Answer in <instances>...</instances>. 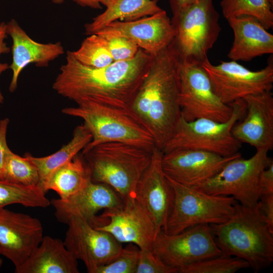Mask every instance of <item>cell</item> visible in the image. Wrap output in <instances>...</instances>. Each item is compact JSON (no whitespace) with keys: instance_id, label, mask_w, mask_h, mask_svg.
<instances>
[{"instance_id":"19","label":"cell","mask_w":273,"mask_h":273,"mask_svg":"<svg viewBox=\"0 0 273 273\" xmlns=\"http://www.w3.org/2000/svg\"><path fill=\"white\" fill-rule=\"evenodd\" d=\"M96 33L125 36L154 56L171 44L175 30L171 19L163 10L154 15L133 21H114Z\"/></svg>"},{"instance_id":"22","label":"cell","mask_w":273,"mask_h":273,"mask_svg":"<svg viewBox=\"0 0 273 273\" xmlns=\"http://www.w3.org/2000/svg\"><path fill=\"white\" fill-rule=\"evenodd\" d=\"M226 20L234 33L228 55L231 60L246 62L273 54V35L256 18L242 16Z\"/></svg>"},{"instance_id":"34","label":"cell","mask_w":273,"mask_h":273,"mask_svg":"<svg viewBox=\"0 0 273 273\" xmlns=\"http://www.w3.org/2000/svg\"><path fill=\"white\" fill-rule=\"evenodd\" d=\"M178 269L167 265L149 250L140 249L135 273H177Z\"/></svg>"},{"instance_id":"39","label":"cell","mask_w":273,"mask_h":273,"mask_svg":"<svg viewBox=\"0 0 273 273\" xmlns=\"http://www.w3.org/2000/svg\"><path fill=\"white\" fill-rule=\"evenodd\" d=\"M202 0H169V4L172 14Z\"/></svg>"},{"instance_id":"29","label":"cell","mask_w":273,"mask_h":273,"mask_svg":"<svg viewBox=\"0 0 273 273\" xmlns=\"http://www.w3.org/2000/svg\"><path fill=\"white\" fill-rule=\"evenodd\" d=\"M70 52L79 62L92 68L104 67L114 62L101 36L97 34L89 35L77 50Z\"/></svg>"},{"instance_id":"33","label":"cell","mask_w":273,"mask_h":273,"mask_svg":"<svg viewBox=\"0 0 273 273\" xmlns=\"http://www.w3.org/2000/svg\"><path fill=\"white\" fill-rule=\"evenodd\" d=\"M97 34L101 36L114 62L129 61L134 58L140 48L130 39L123 36Z\"/></svg>"},{"instance_id":"37","label":"cell","mask_w":273,"mask_h":273,"mask_svg":"<svg viewBox=\"0 0 273 273\" xmlns=\"http://www.w3.org/2000/svg\"><path fill=\"white\" fill-rule=\"evenodd\" d=\"M258 205L266 222L273 230V194L261 196Z\"/></svg>"},{"instance_id":"4","label":"cell","mask_w":273,"mask_h":273,"mask_svg":"<svg viewBox=\"0 0 273 273\" xmlns=\"http://www.w3.org/2000/svg\"><path fill=\"white\" fill-rule=\"evenodd\" d=\"M152 151L131 144L107 142L82 151L81 157L91 180L110 186L127 204L135 200L137 185L151 162Z\"/></svg>"},{"instance_id":"7","label":"cell","mask_w":273,"mask_h":273,"mask_svg":"<svg viewBox=\"0 0 273 273\" xmlns=\"http://www.w3.org/2000/svg\"><path fill=\"white\" fill-rule=\"evenodd\" d=\"M233 107L230 118L218 122L207 118L187 121L181 116L171 138L164 147L163 153L177 149L205 151L228 157L239 153L242 143L233 135L232 129L246 112L243 99L230 104Z\"/></svg>"},{"instance_id":"17","label":"cell","mask_w":273,"mask_h":273,"mask_svg":"<svg viewBox=\"0 0 273 273\" xmlns=\"http://www.w3.org/2000/svg\"><path fill=\"white\" fill-rule=\"evenodd\" d=\"M50 202L55 210L57 221L66 224L72 217L80 218L91 224L99 210H115L124 205L121 197L112 187L91 180L68 199H53Z\"/></svg>"},{"instance_id":"31","label":"cell","mask_w":273,"mask_h":273,"mask_svg":"<svg viewBox=\"0 0 273 273\" xmlns=\"http://www.w3.org/2000/svg\"><path fill=\"white\" fill-rule=\"evenodd\" d=\"M250 267L246 260L235 256L221 255L188 265L180 273H234Z\"/></svg>"},{"instance_id":"15","label":"cell","mask_w":273,"mask_h":273,"mask_svg":"<svg viewBox=\"0 0 273 273\" xmlns=\"http://www.w3.org/2000/svg\"><path fill=\"white\" fill-rule=\"evenodd\" d=\"M239 152L224 157L211 152L192 149H177L163 153L162 167L165 175L173 180L195 187L212 178Z\"/></svg>"},{"instance_id":"9","label":"cell","mask_w":273,"mask_h":273,"mask_svg":"<svg viewBox=\"0 0 273 273\" xmlns=\"http://www.w3.org/2000/svg\"><path fill=\"white\" fill-rule=\"evenodd\" d=\"M268 152L256 150L250 158L241 155L234 158L215 176L193 187L208 194L231 196L243 206H253L260 197V173L273 161Z\"/></svg>"},{"instance_id":"5","label":"cell","mask_w":273,"mask_h":273,"mask_svg":"<svg viewBox=\"0 0 273 273\" xmlns=\"http://www.w3.org/2000/svg\"><path fill=\"white\" fill-rule=\"evenodd\" d=\"M62 112L82 119L90 131L92 140L82 151L107 142L125 143L151 150L155 147L151 134L129 109L86 102L64 108Z\"/></svg>"},{"instance_id":"28","label":"cell","mask_w":273,"mask_h":273,"mask_svg":"<svg viewBox=\"0 0 273 273\" xmlns=\"http://www.w3.org/2000/svg\"><path fill=\"white\" fill-rule=\"evenodd\" d=\"M220 5L226 19L249 16L256 18L266 30L273 26V4L269 0H222Z\"/></svg>"},{"instance_id":"2","label":"cell","mask_w":273,"mask_h":273,"mask_svg":"<svg viewBox=\"0 0 273 273\" xmlns=\"http://www.w3.org/2000/svg\"><path fill=\"white\" fill-rule=\"evenodd\" d=\"M178 62L171 45L154 56L129 108L162 151L181 117Z\"/></svg>"},{"instance_id":"41","label":"cell","mask_w":273,"mask_h":273,"mask_svg":"<svg viewBox=\"0 0 273 273\" xmlns=\"http://www.w3.org/2000/svg\"><path fill=\"white\" fill-rule=\"evenodd\" d=\"M98 3L105 6L106 8L112 5L116 0H96Z\"/></svg>"},{"instance_id":"23","label":"cell","mask_w":273,"mask_h":273,"mask_svg":"<svg viewBox=\"0 0 273 273\" xmlns=\"http://www.w3.org/2000/svg\"><path fill=\"white\" fill-rule=\"evenodd\" d=\"M16 273H78L77 260L58 238L43 236Z\"/></svg>"},{"instance_id":"27","label":"cell","mask_w":273,"mask_h":273,"mask_svg":"<svg viewBox=\"0 0 273 273\" xmlns=\"http://www.w3.org/2000/svg\"><path fill=\"white\" fill-rule=\"evenodd\" d=\"M46 193L40 187H27L0 180V208L14 204L46 208L51 202Z\"/></svg>"},{"instance_id":"3","label":"cell","mask_w":273,"mask_h":273,"mask_svg":"<svg viewBox=\"0 0 273 273\" xmlns=\"http://www.w3.org/2000/svg\"><path fill=\"white\" fill-rule=\"evenodd\" d=\"M210 226L222 255L246 260L255 272L272 263L273 230L261 214L258 202L251 207L237 202L231 218Z\"/></svg>"},{"instance_id":"18","label":"cell","mask_w":273,"mask_h":273,"mask_svg":"<svg viewBox=\"0 0 273 273\" xmlns=\"http://www.w3.org/2000/svg\"><path fill=\"white\" fill-rule=\"evenodd\" d=\"M104 210L101 216L108 222L96 229L109 233L121 243H132L140 249L152 250L158 233L153 221L135 199L124 204L122 208Z\"/></svg>"},{"instance_id":"36","label":"cell","mask_w":273,"mask_h":273,"mask_svg":"<svg viewBox=\"0 0 273 273\" xmlns=\"http://www.w3.org/2000/svg\"><path fill=\"white\" fill-rule=\"evenodd\" d=\"M259 186L260 196L264 195L273 194V161L261 172Z\"/></svg>"},{"instance_id":"26","label":"cell","mask_w":273,"mask_h":273,"mask_svg":"<svg viewBox=\"0 0 273 273\" xmlns=\"http://www.w3.org/2000/svg\"><path fill=\"white\" fill-rule=\"evenodd\" d=\"M92 134L83 123L77 126L72 138L59 150L50 155L36 157L26 153V156L36 167L40 178L39 186L57 168L72 160L91 141Z\"/></svg>"},{"instance_id":"16","label":"cell","mask_w":273,"mask_h":273,"mask_svg":"<svg viewBox=\"0 0 273 273\" xmlns=\"http://www.w3.org/2000/svg\"><path fill=\"white\" fill-rule=\"evenodd\" d=\"M163 154L161 150L154 148L151 162L137 185L135 195L157 233L165 230L173 202V191L162 167Z\"/></svg>"},{"instance_id":"43","label":"cell","mask_w":273,"mask_h":273,"mask_svg":"<svg viewBox=\"0 0 273 273\" xmlns=\"http://www.w3.org/2000/svg\"><path fill=\"white\" fill-rule=\"evenodd\" d=\"M272 4H273V0H269Z\"/></svg>"},{"instance_id":"42","label":"cell","mask_w":273,"mask_h":273,"mask_svg":"<svg viewBox=\"0 0 273 273\" xmlns=\"http://www.w3.org/2000/svg\"><path fill=\"white\" fill-rule=\"evenodd\" d=\"M4 101V97L1 90H0V107L1 105L3 104Z\"/></svg>"},{"instance_id":"6","label":"cell","mask_w":273,"mask_h":273,"mask_svg":"<svg viewBox=\"0 0 273 273\" xmlns=\"http://www.w3.org/2000/svg\"><path fill=\"white\" fill-rule=\"evenodd\" d=\"M172 15L175 36L170 45L174 52L180 60L202 64L221 31L213 0H202Z\"/></svg>"},{"instance_id":"1","label":"cell","mask_w":273,"mask_h":273,"mask_svg":"<svg viewBox=\"0 0 273 273\" xmlns=\"http://www.w3.org/2000/svg\"><path fill=\"white\" fill-rule=\"evenodd\" d=\"M153 57L140 48L130 60L95 68L82 64L68 51L52 87L59 95L77 104L92 102L129 109Z\"/></svg>"},{"instance_id":"40","label":"cell","mask_w":273,"mask_h":273,"mask_svg":"<svg viewBox=\"0 0 273 273\" xmlns=\"http://www.w3.org/2000/svg\"><path fill=\"white\" fill-rule=\"evenodd\" d=\"M52 2L56 4H60L64 3L66 0H50ZM78 5L82 6L89 7L92 9H101L100 4L96 0H72Z\"/></svg>"},{"instance_id":"25","label":"cell","mask_w":273,"mask_h":273,"mask_svg":"<svg viewBox=\"0 0 273 273\" xmlns=\"http://www.w3.org/2000/svg\"><path fill=\"white\" fill-rule=\"evenodd\" d=\"M91 180L89 169L78 155L55 169L40 187L46 193L55 191L59 199L66 200L82 189Z\"/></svg>"},{"instance_id":"35","label":"cell","mask_w":273,"mask_h":273,"mask_svg":"<svg viewBox=\"0 0 273 273\" xmlns=\"http://www.w3.org/2000/svg\"><path fill=\"white\" fill-rule=\"evenodd\" d=\"M10 120L8 118L0 120V180H4L7 158L11 149L7 140V134Z\"/></svg>"},{"instance_id":"24","label":"cell","mask_w":273,"mask_h":273,"mask_svg":"<svg viewBox=\"0 0 273 273\" xmlns=\"http://www.w3.org/2000/svg\"><path fill=\"white\" fill-rule=\"evenodd\" d=\"M159 0H116L84 25L85 34L96 33L115 21H130L157 14L163 10Z\"/></svg>"},{"instance_id":"11","label":"cell","mask_w":273,"mask_h":273,"mask_svg":"<svg viewBox=\"0 0 273 273\" xmlns=\"http://www.w3.org/2000/svg\"><path fill=\"white\" fill-rule=\"evenodd\" d=\"M152 251L164 264L178 271L192 264L222 255L208 224L198 225L174 235L161 230Z\"/></svg>"},{"instance_id":"21","label":"cell","mask_w":273,"mask_h":273,"mask_svg":"<svg viewBox=\"0 0 273 273\" xmlns=\"http://www.w3.org/2000/svg\"><path fill=\"white\" fill-rule=\"evenodd\" d=\"M6 32L12 40V61L9 69L12 77L9 89L14 92L17 88L19 75L29 64L38 67H48L50 62L64 54L60 42L40 43L32 39L14 19L6 23Z\"/></svg>"},{"instance_id":"30","label":"cell","mask_w":273,"mask_h":273,"mask_svg":"<svg viewBox=\"0 0 273 273\" xmlns=\"http://www.w3.org/2000/svg\"><path fill=\"white\" fill-rule=\"evenodd\" d=\"M4 180L27 187H39L40 178L35 166L26 156L21 157L11 150L7 158Z\"/></svg>"},{"instance_id":"20","label":"cell","mask_w":273,"mask_h":273,"mask_svg":"<svg viewBox=\"0 0 273 273\" xmlns=\"http://www.w3.org/2000/svg\"><path fill=\"white\" fill-rule=\"evenodd\" d=\"M246 112L232 129L234 136L242 144L256 150L273 148V94L271 90L250 95L242 99Z\"/></svg>"},{"instance_id":"38","label":"cell","mask_w":273,"mask_h":273,"mask_svg":"<svg viewBox=\"0 0 273 273\" xmlns=\"http://www.w3.org/2000/svg\"><path fill=\"white\" fill-rule=\"evenodd\" d=\"M7 37L6 23L2 22L0 23V57L2 54H8L11 51L5 41ZM8 69L9 65L7 63H2L0 61V75Z\"/></svg>"},{"instance_id":"13","label":"cell","mask_w":273,"mask_h":273,"mask_svg":"<svg viewBox=\"0 0 273 273\" xmlns=\"http://www.w3.org/2000/svg\"><path fill=\"white\" fill-rule=\"evenodd\" d=\"M64 244L77 259L83 261L88 273L111 262L122 247L109 233L98 230L87 221L72 217L67 224Z\"/></svg>"},{"instance_id":"12","label":"cell","mask_w":273,"mask_h":273,"mask_svg":"<svg viewBox=\"0 0 273 273\" xmlns=\"http://www.w3.org/2000/svg\"><path fill=\"white\" fill-rule=\"evenodd\" d=\"M213 89L221 101L229 105L253 94L271 90L273 87V57L267 64L257 71L249 70L237 61H221L213 65L208 59L202 64Z\"/></svg>"},{"instance_id":"32","label":"cell","mask_w":273,"mask_h":273,"mask_svg":"<svg viewBox=\"0 0 273 273\" xmlns=\"http://www.w3.org/2000/svg\"><path fill=\"white\" fill-rule=\"evenodd\" d=\"M140 248L132 243L122 248L110 263L100 267L96 273H135L140 256Z\"/></svg>"},{"instance_id":"14","label":"cell","mask_w":273,"mask_h":273,"mask_svg":"<svg viewBox=\"0 0 273 273\" xmlns=\"http://www.w3.org/2000/svg\"><path fill=\"white\" fill-rule=\"evenodd\" d=\"M43 226L37 218L0 208V254L20 267L40 243Z\"/></svg>"},{"instance_id":"10","label":"cell","mask_w":273,"mask_h":273,"mask_svg":"<svg viewBox=\"0 0 273 273\" xmlns=\"http://www.w3.org/2000/svg\"><path fill=\"white\" fill-rule=\"evenodd\" d=\"M178 77L179 104L184 119L225 122L230 118L232 106L223 103L216 94L201 64L178 59Z\"/></svg>"},{"instance_id":"8","label":"cell","mask_w":273,"mask_h":273,"mask_svg":"<svg viewBox=\"0 0 273 273\" xmlns=\"http://www.w3.org/2000/svg\"><path fill=\"white\" fill-rule=\"evenodd\" d=\"M166 177L173 191V202L163 231L166 234H176L200 224L222 223L234 213L237 202L232 197L208 194Z\"/></svg>"}]
</instances>
